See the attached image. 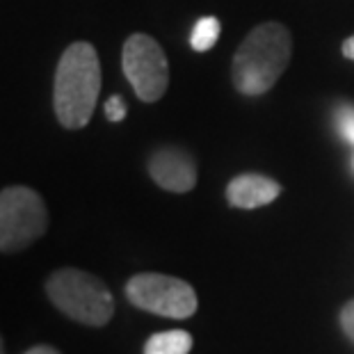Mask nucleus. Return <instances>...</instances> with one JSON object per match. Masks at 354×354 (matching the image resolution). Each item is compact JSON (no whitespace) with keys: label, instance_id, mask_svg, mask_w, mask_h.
<instances>
[{"label":"nucleus","instance_id":"nucleus-13","mask_svg":"<svg viewBox=\"0 0 354 354\" xmlns=\"http://www.w3.org/2000/svg\"><path fill=\"white\" fill-rule=\"evenodd\" d=\"M341 327L345 331V336L354 343V299L341 308Z\"/></svg>","mask_w":354,"mask_h":354},{"label":"nucleus","instance_id":"nucleus-14","mask_svg":"<svg viewBox=\"0 0 354 354\" xmlns=\"http://www.w3.org/2000/svg\"><path fill=\"white\" fill-rule=\"evenodd\" d=\"M341 50H343V55L348 57V59H354V35H352V37H348V39L343 41Z\"/></svg>","mask_w":354,"mask_h":354},{"label":"nucleus","instance_id":"nucleus-5","mask_svg":"<svg viewBox=\"0 0 354 354\" xmlns=\"http://www.w3.org/2000/svg\"><path fill=\"white\" fill-rule=\"evenodd\" d=\"M126 297L142 311L185 320L197 311V292L187 281L169 274L142 272L126 283Z\"/></svg>","mask_w":354,"mask_h":354},{"label":"nucleus","instance_id":"nucleus-11","mask_svg":"<svg viewBox=\"0 0 354 354\" xmlns=\"http://www.w3.org/2000/svg\"><path fill=\"white\" fill-rule=\"evenodd\" d=\"M336 128L341 138L354 147V105H341L336 110Z\"/></svg>","mask_w":354,"mask_h":354},{"label":"nucleus","instance_id":"nucleus-12","mask_svg":"<svg viewBox=\"0 0 354 354\" xmlns=\"http://www.w3.org/2000/svg\"><path fill=\"white\" fill-rule=\"evenodd\" d=\"M126 110L128 108H126V101L122 96H110V99L105 101V117H108V122H112V124L124 122Z\"/></svg>","mask_w":354,"mask_h":354},{"label":"nucleus","instance_id":"nucleus-6","mask_svg":"<svg viewBox=\"0 0 354 354\" xmlns=\"http://www.w3.org/2000/svg\"><path fill=\"white\" fill-rule=\"evenodd\" d=\"M122 69L140 101L153 103L162 99L169 87V62L162 46L153 37L135 32L122 50Z\"/></svg>","mask_w":354,"mask_h":354},{"label":"nucleus","instance_id":"nucleus-2","mask_svg":"<svg viewBox=\"0 0 354 354\" xmlns=\"http://www.w3.org/2000/svg\"><path fill=\"white\" fill-rule=\"evenodd\" d=\"M101 92L99 53L87 41H76L62 53L55 71L53 108L57 122L69 131H80L94 115Z\"/></svg>","mask_w":354,"mask_h":354},{"label":"nucleus","instance_id":"nucleus-3","mask_svg":"<svg viewBox=\"0 0 354 354\" xmlns=\"http://www.w3.org/2000/svg\"><path fill=\"white\" fill-rule=\"evenodd\" d=\"M46 292L59 311L80 325L103 327L115 313V297L110 288L85 270L64 268L53 272L46 281Z\"/></svg>","mask_w":354,"mask_h":354},{"label":"nucleus","instance_id":"nucleus-9","mask_svg":"<svg viewBox=\"0 0 354 354\" xmlns=\"http://www.w3.org/2000/svg\"><path fill=\"white\" fill-rule=\"evenodd\" d=\"M192 336L183 329L153 334L145 345V354H190Z\"/></svg>","mask_w":354,"mask_h":354},{"label":"nucleus","instance_id":"nucleus-17","mask_svg":"<svg viewBox=\"0 0 354 354\" xmlns=\"http://www.w3.org/2000/svg\"><path fill=\"white\" fill-rule=\"evenodd\" d=\"M352 167H354V160H352Z\"/></svg>","mask_w":354,"mask_h":354},{"label":"nucleus","instance_id":"nucleus-1","mask_svg":"<svg viewBox=\"0 0 354 354\" xmlns=\"http://www.w3.org/2000/svg\"><path fill=\"white\" fill-rule=\"evenodd\" d=\"M290 30L268 21L250 30L231 59L233 87L243 96H263L277 85L290 62Z\"/></svg>","mask_w":354,"mask_h":354},{"label":"nucleus","instance_id":"nucleus-15","mask_svg":"<svg viewBox=\"0 0 354 354\" xmlns=\"http://www.w3.org/2000/svg\"><path fill=\"white\" fill-rule=\"evenodd\" d=\"M26 354H59L55 348H50V345H35V348H30Z\"/></svg>","mask_w":354,"mask_h":354},{"label":"nucleus","instance_id":"nucleus-8","mask_svg":"<svg viewBox=\"0 0 354 354\" xmlns=\"http://www.w3.org/2000/svg\"><path fill=\"white\" fill-rule=\"evenodd\" d=\"M281 194V185L263 174H240L227 185V199L233 208H261Z\"/></svg>","mask_w":354,"mask_h":354},{"label":"nucleus","instance_id":"nucleus-4","mask_svg":"<svg viewBox=\"0 0 354 354\" xmlns=\"http://www.w3.org/2000/svg\"><path fill=\"white\" fill-rule=\"evenodd\" d=\"M48 227V210L32 187L12 185L0 192V252H21Z\"/></svg>","mask_w":354,"mask_h":354},{"label":"nucleus","instance_id":"nucleus-7","mask_svg":"<svg viewBox=\"0 0 354 354\" xmlns=\"http://www.w3.org/2000/svg\"><path fill=\"white\" fill-rule=\"evenodd\" d=\"M149 174L162 190L190 192L197 185V162L183 149L165 147L149 158Z\"/></svg>","mask_w":354,"mask_h":354},{"label":"nucleus","instance_id":"nucleus-16","mask_svg":"<svg viewBox=\"0 0 354 354\" xmlns=\"http://www.w3.org/2000/svg\"><path fill=\"white\" fill-rule=\"evenodd\" d=\"M0 354H5V350H3V338H0Z\"/></svg>","mask_w":354,"mask_h":354},{"label":"nucleus","instance_id":"nucleus-10","mask_svg":"<svg viewBox=\"0 0 354 354\" xmlns=\"http://www.w3.org/2000/svg\"><path fill=\"white\" fill-rule=\"evenodd\" d=\"M217 37H220V21L215 17H203L197 21V26L192 30V48L197 53H203V50H210L215 46Z\"/></svg>","mask_w":354,"mask_h":354}]
</instances>
